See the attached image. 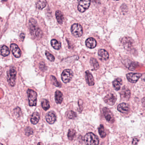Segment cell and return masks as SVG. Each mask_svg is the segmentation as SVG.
<instances>
[{
  "label": "cell",
  "mask_w": 145,
  "mask_h": 145,
  "mask_svg": "<svg viewBox=\"0 0 145 145\" xmlns=\"http://www.w3.org/2000/svg\"><path fill=\"white\" fill-rule=\"evenodd\" d=\"M29 27L30 33L33 36L37 38L41 37L42 32L35 19L31 18L29 21Z\"/></svg>",
  "instance_id": "6da1fadb"
},
{
  "label": "cell",
  "mask_w": 145,
  "mask_h": 145,
  "mask_svg": "<svg viewBox=\"0 0 145 145\" xmlns=\"http://www.w3.org/2000/svg\"><path fill=\"white\" fill-rule=\"evenodd\" d=\"M84 141L86 145H99V144L98 137L92 132L86 134L84 137Z\"/></svg>",
  "instance_id": "7a4b0ae2"
},
{
  "label": "cell",
  "mask_w": 145,
  "mask_h": 145,
  "mask_svg": "<svg viewBox=\"0 0 145 145\" xmlns=\"http://www.w3.org/2000/svg\"><path fill=\"white\" fill-rule=\"evenodd\" d=\"M16 74V71L14 67L11 68L7 72V80L10 85L12 87L15 86Z\"/></svg>",
  "instance_id": "3957f363"
},
{
  "label": "cell",
  "mask_w": 145,
  "mask_h": 145,
  "mask_svg": "<svg viewBox=\"0 0 145 145\" xmlns=\"http://www.w3.org/2000/svg\"><path fill=\"white\" fill-rule=\"evenodd\" d=\"M28 97L29 104L30 106H35L37 105V93L30 89H28L27 91Z\"/></svg>",
  "instance_id": "277c9868"
},
{
  "label": "cell",
  "mask_w": 145,
  "mask_h": 145,
  "mask_svg": "<svg viewBox=\"0 0 145 145\" xmlns=\"http://www.w3.org/2000/svg\"><path fill=\"white\" fill-rule=\"evenodd\" d=\"M71 32L75 37H80L83 33V29L82 26L78 24H74L71 27Z\"/></svg>",
  "instance_id": "5b68a950"
},
{
  "label": "cell",
  "mask_w": 145,
  "mask_h": 145,
  "mask_svg": "<svg viewBox=\"0 0 145 145\" xmlns=\"http://www.w3.org/2000/svg\"><path fill=\"white\" fill-rule=\"evenodd\" d=\"M73 75V72L71 69H66L62 73L61 79L64 83H67L70 82L72 80Z\"/></svg>",
  "instance_id": "8992f818"
},
{
  "label": "cell",
  "mask_w": 145,
  "mask_h": 145,
  "mask_svg": "<svg viewBox=\"0 0 145 145\" xmlns=\"http://www.w3.org/2000/svg\"><path fill=\"white\" fill-rule=\"evenodd\" d=\"M117 100V97L115 94L110 93L105 96L104 100L106 104L110 106H113L115 104Z\"/></svg>",
  "instance_id": "52a82bcc"
},
{
  "label": "cell",
  "mask_w": 145,
  "mask_h": 145,
  "mask_svg": "<svg viewBox=\"0 0 145 145\" xmlns=\"http://www.w3.org/2000/svg\"><path fill=\"white\" fill-rule=\"evenodd\" d=\"M90 1H79L78 6V11L81 12H83L88 9L90 5Z\"/></svg>",
  "instance_id": "ba28073f"
},
{
  "label": "cell",
  "mask_w": 145,
  "mask_h": 145,
  "mask_svg": "<svg viewBox=\"0 0 145 145\" xmlns=\"http://www.w3.org/2000/svg\"><path fill=\"white\" fill-rule=\"evenodd\" d=\"M142 74L140 73H129L127 74V80L132 83H136L139 79Z\"/></svg>",
  "instance_id": "9c48e42d"
},
{
  "label": "cell",
  "mask_w": 145,
  "mask_h": 145,
  "mask_svg": "<svg viewBox=\"0 0 145 145\" xmlns=\"http://www.w3.org/2000/svg\"><path fill=\"white\" fill-rule=\"evenodd\" d=\"M122 43L124 47L127 50H131L133 47V40L130 38H124L122 40Z\"/></svg>",
  "instance_id": "30bf717a"
},
{
  "label": "cell",
  "mask_w": 145,
  "mask_h": 145,
  "mask_svg": "<svg viewBox=\"0 0 145 145\" xmlns=\"http://www.w3.org/2000/svg\"><path fill=\"white\" fill-rule=\"evenodd\" d=\"M10 49L15 57L20 58L21 55V52L18 46L15 44H11L10 46Z\"/></svg>",
  "instance_id": "8fae6325"
},
{
  "label": "cell",
  "mask_w": 145,
  "mask_h": 145,
  "mask_svg": "<svg viewBox=\"0 0 145 145\" xmlns=\"http://www.w3.org/2000/svg\"><path fill=\"white\" fill-rule=\"evenodd\" d=\"M104 115L107 121L109 122L113 123L114 121L113 117L111 112L107 108H104L103 109Z\"/></svg>",
  "instance_id": "7c38bea8"
},
{
  "label": "cell",
  "mask_w": 145,
  "mask_h": 145,
  "mask_svg": "<svg viewBox=\"0 0 145 145\" xmlns=\"http://www.w3.org/2000/svg\"><path fill=\"white\" fill-rule=\"evenodd\" d=\"M57 119L55 114L53 112H49L46 116V120L48 123L50 124H53L55 123Z\"/></svg>",
  "instance_id": "4fadbf2b"
},
{
  "label": "cell",
  "mask_w": 145,
  "mask_h": 145,
  "mask_svg": "<svg viewBox=\"0 0 145 145\" xmlns=\"http://www.w3.org/2000/svg\"><path fill=\"white\" fill-rule=\"evenodd\" d=\"M117 109L120 113H125L129 112V107L128 104L126 103H121L118 106Z\"/></svg>",
  "instance_id": "5bb4252c"
},
{
  "label": "cell",
  "mask_w": 145,
  "mask_h": 145,
  "mask_svg": "<svg viewBox=\"0 0 145 145\" xmlns=\"http://www.w3.org/2000/svg\"><path fill=\"white\" fill-rule=\"evenodd\" d=\"M86 45L88 48L93 49L97 46V42L95 39L92 38H88L86 41Z\"/></svg>",
  "instance_id": "9a60e30c"
},
{
  "label": "cell",
  "mask_w": 145,
  "mask_h": 145,
  "mask_svg": "<svg viewBox=\"0 0 145 145\" xmlns=\"http://www.w3.org/2000/svg\"><path fill=\"white\" fill-rule=\"evenodd\" d=\"M98 53L100 59L103 60H107L109 58V54L105 49H100Z\"/></svg>",
  "instance_id": "2e32d148"
},
{
  "label": "cell",
  "mask_w": 145,
  "mask_h": 145,
  "mask_svg": "<svg viewBox=\"0 0 145 145\" xmlns=\"http://www.w3.org/2000/svg\"><path fill=\"white\" fill-rule=\"evenodd\" d=\"M40 119V115L38 113L35 112L32 114L30 121L32 124L35 125L38 123Z\"/></svg>",
  "instance_id": "e0dca14e"
},
{
  "label": "cell",
  "mask_w": 145,
  "mask_h": 145,
  "mask_svg": "<svg viewBox=\"0 0 145 145\" xmlns=\"http://www.w3.org/2000/svg\"><path fill=\"white\" fill-rule=\"evenodd\" d=\"M63 100V95L60 91L57 90L55 92V100L57 104H61Z\"/></svg>",
  "instance_id": "ac0fdd59"
},
{
  "label": "cell",
  "mask_w": 145,
  "mask_h": 145,
  "mask_svg": "<svg viewBox=\"0 0 145 145\" xmlns=\"http://www.w3.org/2000/svg\"><path fill=\"white\" fill-rule=\"evenodd\" d=\"M86 81L88 84L90 86H92L95 84L94 79L92 74L88 71L86 72Z\"/></svg>",
  "instance_id": "d6986e66"
},
{
  "label": "cell",
  "mask_w": 145,
  "mask_h": 145,
  "mask_svg": "<svg viewBox=\"0 0 145 145\" xmlns=\"http://www.w3.org/2000/svg\"><path fill=\"white\" fill-rule=\"evenodd\" d=\"M121 95L122 97L127 99H129L130 97V95H131L130 91L127 88L123 87L121 92Z\"/></svg>",
  "instance_id": "ffe728a7"
},
{
  "label": "cell",
  "mask_w": 145,
  "mask_h": 145,
  "mask_svg": "<svg viewBox=\"0 0 145 145\" xmlns=\"http://www.w3.org/2000/svg\"><path fill=\"white\" fill-rule=\"evenodd\" d=\"M122 80L120 78H117L113 81V86L116 90L118 91L120 90V86L122 84Z\"/></svg>",
  "instance_id": "44dd1931"
},
{
  "label": "cell",
  "mask_w": 145,
  "mask_h": 145,
  "mask_svg": "<svg viewBox=\"0 0 145 145\" xmlns=\"http://www.w3.org/2000/svg\"><path fill=\"white\" fill-rule=\"evenodd\" d=\"M55 16L58 23H59V24H62L64 18L62 12H60V10H57L56 11Z\"/></svg>",
  "instance_id": "7402d4cb"
},
{
  "label": "cell",
  "mask_w": 145,
  "mask_h": 145,
  "mask_svg": "<svg viewBox=\"0 0 145 145\" xmlns=\"http://www.w3.org/2000/svg\"><path fill=\"white\" fill-rule=\"evenodd\" d=\"M51 44L52 46L55 49H56V50H59L61 48V43L60 42L58 41L57 40H52L51 41Z\"/></svg>",
  "instance_id": "603a6c76"
},
{
  "label": "cell",
  "mask_w": 145,
  "mask_h": 145,
  "mask_svg": "<svg viewBox=\"0 0 145 145\" xmlns=\"http://www.w3.org/2000/svg\"><path fill=\"white\" fill-rule=\"evenodd\" d=\"M10 53V51L9 50V48H8L7 46H5V45H3L1 47V55L4 57H6Z\"/></svg>",
  "instance_id": "cb8c5ba5"
},
{
  "label": "cell",
  "mask_w": 145,
  "mask_h": 145,
  "mask_svg": "<svg viewBox=\"0 0 145 145\" xmlns=\"http://www.w3.org/2000/svg\"><path fill=\"white\" fill-rule=\"evenodd\" d=\"M76 132L73 129H69L67 134L68 138L70 141H72L76 136Z\"/></svg>",
  "instance_id": "d4e9b609"
},
{
  "label": "cell",
  "mask_w": 145,
  "mask_h": 145,
  "mask_svg": "<svg viewBox=\"0 0 145 145\" xmlns=\"http://www.w3.org/2000/svg\"><path fill=\"white\" fill-rule=\"evenodd\" d=\"M98 132L100 136L102 138H104L106 137V134L105 132L104 127L103 125H100L98 128Z\"/></svg>",
  "instance_id": "484cf974"
},
{
  "label": "cell",
  "mask_w": 145,
  "mask_h": 145,
  "mask_svg": "<svg viewBox=\"0 0 145 145\" xmlns=\"http://www.w3.org/2000/svg\"><path fill=\"white\" fill-rule=\"evenodd\" d=\"M46 1H38L36 2V7L39 10H42L46 7Z\"/></svg>",
  "instance_id": "4316f807"
},
{
  "label": "cell",
  "mask_w": 145,
  "mask_h": 145,
  "mask_svg": "<svg viewBox=\"0 0 145 145\" xmlns=\"http://www.w3.org/2000/svg\"><path fill=\"white\" fill-rule=\"evenodd\" d=\"M41 106L43 109L45 111H47L50 108L49 102L47 100L44 99L41 102Z\"/></svg>",
  "instance_id": "83f0119b"
},
{
  "label": "cell",
  "mask_w": 145,
  "mask_h": 145,
  "mask_svg": "<svg viewBox=\"0 0 145 145\" xmlns=\"http://www.w3.org/2000/svg\"><path fill=\"white\" fill-rule=\"evenodd\" d=\"M90 63L95 70L99 68V64L97 60L95 58H91L90 60Z\"/></svg>",
  "instance_id": "f1b7e54d"
},
{
  "label": "cell",
  "mask_w": 145,
  "mask_h": 145,
  "mask_svg": "<svg viewBox=\"0 0 145 145\" xmlns=\"http://www.w3.org/2000/svg\"><path fill=\"white\" fill-rule=\"evenodd\" d=\"M67 117L69 119H74L77 117V114L73 111H69L67 113Z\"/></svg>",
  "instance_id": "f546056e"
},
{
  "label": "cell",
  "mask_w": 145,
  "mask_h": 145,
  "mask_svg": "<svg viewBox=\"0 0 145 145\" xmlns=\"http://www.w3.org/2000/svg\"><path fill=\"white\" fill-rule=\"evenodd\" d=\"M45 55H46V57L47 58V59L49 60V61H52V62H53L55 60V57L52 54L50 53L49 52L46 51L45 52Z\"/></svg>",
  "instance_id": "4dcf8cb0"
},
{
  "label": "cell",
  "mask_w": 145,
  "mask_h": 145,
  "mask_svg": "<svg viewBox=\"0 0 145 145\" xmlns=\"http://www.w3.org/2000/svg\"><path fill=\"white\" fill-rule=\"evenodd\" d=\"M51 78L52 82L53 83V84H54L55 86H58V87H60L61 86V84H60V83L57 81L55 77L53 76H51Z\"/></svg>",
  "instance_id": "1f68e13d"
},
{
  "label": "cell",
  "mask_w": 145,
  "mask_h": 145,
  "mask_svg": "<svg viewBox=\"0 0 145 145\" xmlns=\"http://www.w3.org/2000/svg\"><path fill=\"white\" fill-rule=\"evenodd\" d=\"M25 134L27 136H30V135H32L33 134V130L30 127H28L26 128L25 130Z\"/></svg>",
  "instance_id": "d6a6232c"
},
{
  "label": "cell",
  "mask_w": 145,
  "mask_h": 145,
  "mask_svg": "<svg viewBox=\"0 0 145 145\" xmlns=\"http://www.w3.org/2000/svg\"><path fill=\"white\" fill-rule=\"evenodd\" d=\"M138 138H134L133 139V142H132V144L133 145H136L138 144Z\"/></svg>",
  "instance_id": "836d02e7"
},
{
  "label": "cell",
  "mask_w": 145,
  "mask_h": 145,
  "mask_svg": "<svg viewBox=\"0 0 145 145\" xmlns=\"http://www.w3.org/2000/svg\"><path fill=\"white\" fill-rule=\"evenodd\" d=\"M45 65L44 63H40V69H44V68H45Z\"/></svg>",
  "instance_id": "e575fe53"
},
{
  "label": "cell",
  "mask_w": 145,
  "mask_h": 145,
  "mask_svg": "<svg viewBox=\"0 0 145 145\" xmlns=\"http://www.w3.org/2000/svg\"><path fill=\"white\" fill-rule=\"evenodd\" d=\"M20 37L21 38L22 40H24V38H25V35L24 33H21L20 35Z\"/></svg>",
  "instance_id": "d590c367"
},
{
  "label": "cell",
  "mask_w": 145,
  "mask_h": 145,
  "mask_svg": "<svg viewBox=\"0 0 145 145\" xmlns=\"http://www.w3.org/2000/svg\"><path fill=\"white\" fill-rule=\"evenodd\" d=\"M142 102L143 106H144V107L145 108V97L143 98V99H142Z\"/></svg>",
  "instance_id": "8d00e7d4"
},
{
  "label": "cell",
  "mask_w": 145,
  "mask_h": 145,
  "mask_svg": "<svg viewBox=\"0 0 145 145\" xmlns=\"http://www.w3.org/2000/svg\"><path fill=\"white\" fill-rule=\"evenodd\" d=\"M37 145H43L42 143L41 142H39L38 143Z\"/></svg>",
  "instance_id": "74e56055"
},
{
  "label": "cell",
  "mask_w": 145,
  "mask_h": 145,
  "mask_svg": "<svg viewBox=\"0 0 145 145\" xmlns=\"http://www.w3.org/2000/svg\"><path fill=\"white\" fill-rule=\"evenodd\" d=\"M1 145H3V144H2V143H1Z\"/></svg>",
  "instance_id": "f35d334b"
}]
</instances>
